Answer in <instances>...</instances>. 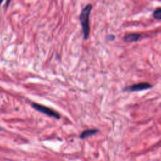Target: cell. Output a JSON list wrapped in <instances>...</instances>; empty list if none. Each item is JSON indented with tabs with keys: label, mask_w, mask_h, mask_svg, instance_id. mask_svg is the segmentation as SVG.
Wrapping results in <instances>:
<instances>
[{
	"label": "cell",
	"mask_w": 161,
	"mask_h": 161,
	"mask_svg": "<svg viewBox=\"0 0 161 161\" xmlns=\"http://www.w3.org/2000/svg\"><path fill=\"white\" fill-rule=\"evenodd\" d=\"M92 4H87L82 9L79 15V21L81 24L84 40L88 38L90 33L89 15L92 9Z\"/></svg>",
	"instance_id": "obj_1"
},
{
	"label": "cell",
	"mask_w": 161,
	"mask_h": 161,
	"mask_svg": "<svg viewBox=\"0 0 161 161\" xmlns=\"http://www.w3.org/2000/svg\"><path fill=\"white\" fill-rule=\"evenodd\" d=\"M31 106L36 110L38 111L40 113L45 114L50 117L55 118L57 119H59L60 118V115L57 112L55 111L54 110L52 109L51 108H50L48 107H47L43 105H42V104H40L38 103H32Z\"/></svg>",
	"instance_id": "obj_2"
},
{
	"label": "cell",
	"mask_w": 161,
	"mask_h": 161,
	"mask_svg": "<svg viewBox=\"0 0 161 161\" xmlns=\"http://www.w3.org/2000/svg\"><path fill=\"white\" fill-rule=\"evenodd\" d=\"M153 87L152 84L147 82H139L137 84H134L127 87H125L123 89V91H130V92H135V91H140L143 90H146L150 89Z\"/></svg>",
	"instance_id": "obj_3"
},
{
	"label": "cell",
	"mask_w": 161,
	"mask_h": 161,
	"mask_svg": "<svg viewBox=\"0 0 161 161\" xmlns=\"http://www.w3.org/2000/svg\"><path fill=\"white\" fill-rule=\"evenodd\" d=\"M140 38H142V35L139 33H135L126 34L123 37V40L126 42H136Z\"/></svg>",
	"instance_id": "obj_4"
},
{
	"label": "cell",
	"mask_w": 161,
	"mask_h": 161,
	"mask_svg": "<svg viewBox=\"0 0 161 161\" xmlns=\"http://www.w3.org/2000/svg\"><path fill=\"white\" fill-rule=\"evenodd\" d=\"M99 131V130L97 129H88V130H86L84 131H83L79 135V138L81 139H84L86 138L89 136H91L92 135H95L96 133H97Z\"/></svg>",
	"instance_id": "obj_5"
},
{
	"label": "cell",
	"mask_w": 161,
	"mask_h": 161,
	"mask_svg": "<svg viewBox=\"0 0 161 161\" xmlns=\"http://www.w3.org/2000/svg\"><path fill=\"white\" fill-rule=\"evenodd\" d=\"M153 16L157 19H161V9L160 8H158L154 10L153 13Z\"/></svg>",
	"instance_id": "obj_6"
},
{
	"label": "cell",
	"mask_w": 161,
	"mask_h": 161,
	"mask_svg": "<svg viewBox=\"0 0 161 161\" xmlns=\"http://www.w3.org/2000/svg\"><path fill=\"white\" fill-rule=\"evenodd\" d=\"M106 38L108 40H110V41L111 40H114V38H115V36L114 35H109L107 36Z\"/></svg>",
	"instance_id": "obj_7"
},
{
	"label": "cell",
	"mask_w": 161,
	"mask_h": 161,
	"mask_svg": "<svg viewBox=\"0 0 161 161\" xmlns=\"http://www.w3.org/2000/svg\"><path fill=\"white\" fill-rule=\"evenodd\" d=\"M2 3V1H0V4Z\"/></svg>",
	"instance_id": "obj_8"
},
{
	"label": "cell",
	"mask_w": 161,
	"mask_h": 161,
	"mask_svg": "<svg viewBox=\"0 0 161 161\" xmlns=\"http://www.w3.org/2000/svg\"><path fill=\"white\" fill-rule=\"evenodd\" d=\"M2 130V128H0V130Z\"/></svg>",
	"instance_id": "obj_9"
}]
</instances>
